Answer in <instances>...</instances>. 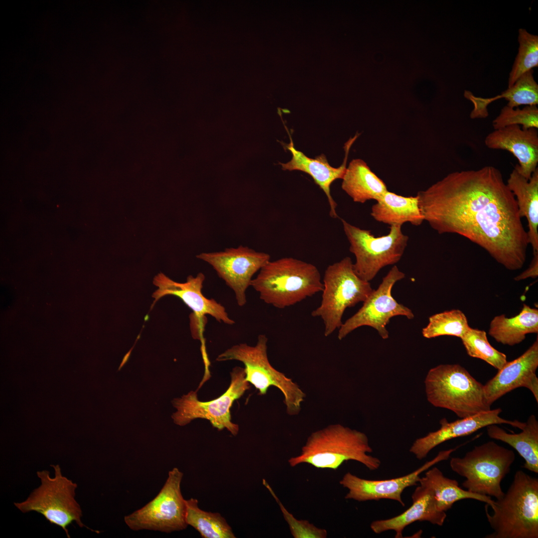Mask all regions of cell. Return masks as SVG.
Listing matches in <instances>:
<instances>
[{
    "label": "cell",
    "instance_id": "cell-1",
    "mask_svg": "<svg viewBox=\"0 0 538 538\" xmlns=\"http://www.w3.org/2000/svg\"><path fill=\"white\" fill-rule=\"evenodd\" d=\"M424 221L438 234H456L507 269L526 260L527 231L515 196L492 166L451 172L416 195Z\"/></svg>",
    "mask_w": 538,
    "mask_h": 538
},
{
    "label": "cell",
    "instance_id": "cell-2",
    "mask_svg": "<svg viewBox=\"0 0 538 538\" xmlns=\"http://www.w3.org/2000/svg\"><path fill=\"white\" fill-rule=\"evenodd\" d=\"M251 286L267 304L279 309L292 306L323 290L314 265L291 257L268 262Z\"/></svg>",
    "mask_w": 538,
    "mask_h": 538
},
{
    "label": "cell",
    "instance_id": "cell-3",
    "mask_svg": "<svg viewBox=\"0 0 538 538\" xmlns=\"http://www.w3.org/2000/svg\"><path fill=\"white\" fill-rule=\"evenodd\" d=\"M372 451L364 433L336 424L312 433L300 454L288 462L291 467L307 463L317 468L336 470L345 461L354 460L375 470L381 462L368 454Z\"/></svg>",
    "mask_w": 538,
    "mask_h": 538
},
{
    "label": "cell",
    "instance_id": "cell-4",
    "mask_svg": "<svg viewBox=\"0 0 538 538\" xmlns=\"http://www.w3.org/2000/svg\"><path fill=\"white\" fill-rule=\"evenodd\" d=\"M486 517L493 532L485 538H538V479L517 471L503 497L494 501Z\"/></svg>",
    "mask_w": 538,
    "mask_h": 538
},
{
    "label": "cell",
    "instance_id": "cell-5",
    "mask_svg": "<svg viewBox=\"0 0 538 538\" xmlns=\"http://www.w3.org/2000/svg\"><path fill=\"white\" fill-rule=\"evenodd\" d=\"M427 400L437 407L465 418L491 409L484 385L459 364H440L430 369L424 380Z\"/></svg>",
    "mask_w": 538,
    "mask_h": 538
},
{
    "label": "cell",
    "instance_id": "cell-6",
    "mask_svg": "<svg viewBox=\"0 0 538 538\" xmlns=\"http://www.w3.org/2000/svg\"><path fill=\"white\" fill-rule=\"evenodd\" d=\"M322 282L320 304L311 314L322 320L324 334L328 337L342 325L345 310L363 302L374 289L369 282L356 274L349 257L329 265L325 271Z\"/></svg>",
    "mask_w": 538,
    "mask_h": 538
},
{
    "label": "cell",
    "instance_id": "cell-7",
    "mask_svg": "<svg viewBox=\"0 0 538 538\" xmlns=\"http://www.w3.org/2000/svg\"><path fill=\"white\" fill-rule=\"evenodd\" d=\"M515 460L514 451L493 441L467 452L463 457H452L451 469L466 478L462 485L469 491L499 499L504 494L501 483Z\"/></svg>",
    "mask_w": 538,
    "mask_h": 538
},
{
    "label": "cell",
    "instance_id": "cell-8",
    "mask_svg": "<svg viewBox=\"0 0 538 538\" xmlns=\"http://www.w3.org/2000/svg\"><path fill=\"white\" fill-rule=\"evenodd\" d=\"M50 466L55 476L51 477L47 470L37 471L40 485L25 501L14 503L15 507L24 513L34 511L41 514L51 524L62 528L68 538L70 536L67 527L73 522L81 528L97 532L82 522V511L75 498L77 484L62 475L58 464Z\"/></svg>",
    "mask_w": 538,
    "mask_h": 538
},
{
    "label": "cell",
    "instance_id": "cell-9",
    "mask_svg": "<svg viewBox=\"0 0 538 538\" xmlns=\"http://www.w3.org/2000/svg\"><path fill=\"white\" fill-rule=\"evenodd\" d=\"M268 340L265 335H259L255 346L235 345L220 354L216 360L241 362L245 366L246 380L259 391L260 395H266L270 386L276 387L284 396L287 413L297 414L305 394L291 379L271 365L267 354Z\"/></svg>",
    "mask_w": 538,
    "mask_h": 538
},
{
    "label": "cell",
    "instance_id": "cell-10",
    "mask_svg": "<svg viewBox=\"0 0 538 538\" xmlns=\"http://www.w3.org/2000/svg\"><path fill=\"white\" fill-rule=\"evenodd\" d=\"M343 230L350 243L349 250L356 258L353 269L362 279L369 282L383 268L397 263L407 245L408 237L402 226H390L389 233L375 237L370 230L362 229L342 219Z\"/></svg>",
    "mask_w": 538,
    "mask_h": 538
},
{
    "label": "cell",
    "instance_id": "cell-11",
    "mask_svg": "<svg viewBox=\"0 0 538 538\" xmlns=\"http://www.w3.org/2000/svg\"><path fill=\"white\" fill-rule=\"evenodd\" d=\"M183 473L177 468L169 471L157 495L142 508L124 517L126 525L134 531L151 530L170 533L185 529L186 500L182 495Z\"/></svg>",
    "mask_w": 538,
    "mask_h": 538
},
{
    "label": "cell",
    "instance_id": "cell-12",
    "mask_svg": "<svg viewBox=\"0 0 538 538\" xmlns=\"http://www.w3.org/2000/svg\"><path fill=\"white\" fill-rule=\"evenodd\" d=\"M231 382L225 392L216 399L207 402L200 401L197 391H190L180 398L174 399L172 403L177 409L172 415L174 422L184 426L196 418L205 419L212 425L221 430L227 429L236 436L239 425L231 420L230 409L235 401L240 399L250 388L246 380L245 368H234L230 373Z\"/></svg>",
    "mask_w": 538,
    "mask_h": 538
},
{
    "label": "cell",
    "instance_id": "cell-13",
    "mask_svg": "<svg viewBox=\"0 0 538 538\" xmlns=\"http://www.w3.org/2000/svg\"><path fill=\"white\" fill-rule=\"evenodd\" d=\"M404 277L405 274L394 266L358 311L343 323L339 329L338 338L341 340L357 328L368 326L376 329L383 339H387L389 334L386 326L391 318L404 316L408 319H413L414 316L411 310L398 303L392 295L394 284Z\"/></svg>",
    "mask_w": 538,
    "mask_h": 538
},
{
    "label": "cell",
    "instance_id": "cell-14",
    "mask_svg": "<svg viewBox=\"0 0 538 538\" xmlns=\"http://www.w3.org/2000/svg\"><path fill=\"white\" fill-rule=\"evenodd\" d=\"M196 257L212 266L233 291L237 304L241 307L247 303L246 291L253 276L270 258L267 253L242 246L223 251L202 253Z\"/></svg>",
    "mask_w": 538,
    "mask_h": 538
},
{
    "label": "cell",
    "instance_id": "cell-15",
    "mask_svg": "<svg viewBox=\"0 0 538 538\" xmlns=\"http://www.w3.org/2000/svg\"><path fill=\"white\" fill-rule=\"evenodd\" d=\"M457 448L441 451L433 459L426 462L416 470L394 479L367 480L347 472L339 482L343 487L349 490L345 498L359 502L390 499L396 501L404 506L402 499V494L404 490L408 487L416 485L420 478V475L423 472L436 463L447 460Z\"/></svg>",
    "mask_w": 538,
    "mask_h": 538
},
{
    "label": "cell",
    "instance_id": "cell-16",
    "mask_svg": "<svg viewBox=\"0 0 538 538\" xmlns=\"http://www.w3.org/2000/svg\"><path fill=\"white\" fill-rule=\"evenodd\" d=\"M538 338L522 355L507 362L496 375L484 385L487 403L494 402L511 391L525 387L531 391L538 403Z\"/></svg>",
    "mask_w": 538,
    "mask_h": 538
},
{
    "label": "cell",
    "instance_id": "cell-17",
    "mask_svg": "<svg viewBox=\"0 0 538 538\" xmlns=\"http://www.w3.org/2000/svg\"><path fill=\"white\" fill-rule=\"evenodd\" d=\"M205 278L204 274L200 272L195 277L188 276L185 282L179 283L162 273H158L153 279L154 284L158 287L152 295L154 303L165 295H174L181 299L196 317L203 318L209 315L220 323L234 324L235 321L229 316L224 306L213 298H206L202 293Z\"/></svg>",
    "mask_w": 538,
    "mask_h": 538
},
{
    "label": "cell",
    "instance_id": "cell-18",
    "mask_svg": "<svg viewBox=\"0 0 538 538\" xmlns=\"http://www.w3.org/2000/svg\"><path fill=\"white\" fill-rule=\"evenodd\" d=\"M502 409L498 408L449 422L445 418L440 420V428L425 436L416 439L409 451L418 460L425 458L434 447L451 439L470 435L491 424H507L520 429L525 422L509 420L499 416Z\"/></svg>",
    "mask_w": 538,
    "mask_h": 538
},
{
    "label": "cell",
    "instance_id": "cell-19",
    "mask_svg": "<svg viewBox=\"0 0 538 538\" xmlns=\"http://www.w3.org/2000/svg\"><path fill=\"white\" fill-rule=\"evenodd\" d=\"M484 143L491 149H502L512 153L518 160L515 168L529 180L538 163L537 129H523L511 125L494 130L486 137Z\"/></svg>",
    "mask_w": 538,
    "mask_h": 538
},
{
    "label": "cell",
    "instance_id": "cell-20",
    "mask_svg": "<svg viewBox=\"0 0 538 538\" xmlns=\"http://www.w3.org/2000/svg\"><path fill=\"white\" fill-rule=\"evenodd\" d=\"M290 142L286 145V148L291 153V160L286 163H279L283 170H299L309 174L315 183L324 192L330 206L329 215L333 219L338 218L336 212L337 204L330 193V186L336 179H342L346 170V163L350 148L357 138V135L350 138L345 143L344 149L345 156L342 164L338 167L331 166L324 154L315 158L307 157L294 146L293 141L288 133Z\"/></svg>",
    "mask_w": 538,
    "mask_h": 538
},
{
    "label": "cell",
    "instance_id": "cell-21",
    "mask_svg": "<svg viewBox=\"0 0 538 538\" xmlns=\"http://www.w3.org/2000/svg\"><path fill=\"white\" fill-rule=\"evenodd\" d=\"M413 493L411 506L400 515L386 520L373 521L370 525L376 534L387 531L396 532L395 538H403V532L408 525L416 521H427L433 525H443L446 518L445 512L438 510L432 490L419 484Z\"/></svg>",
    "mask_w": 538,
    "mask_h": 538
},
{
    "label": "cell",
    "instance_id": "cell-22",
    "mask_svg": "<svg viewBox=\"0 0 538 538\" xmlns=\"http://www.w3.org/2000/svg\"><path fill=\"white\" fill-rule=\"evenodd\" d=\"M507 187L516 199L521 218L528 221L529 244L533 254L538 253V169L528 180L515 167L506 182Z\"/></svg>",
    "mask_w": 538,
    "mask_h": 538
},
{
    "label": "cell",
    "instance_id": "cell-23",
    "mask_svg": "<svg viewBox=\"0 0 538 538\" xmlns=\"http://www.w3.org/2000/svg\"><path fill=\"white\" fill-rule=\"evenodd\" d=\"M533 73V69L525 72L518 78L513 86L494 97H478L470 92L465 91L464 97L470 101L474 106L470 113V118L474 119L487 117L489 104L502 98L508 101L507 106L512 108H517L521 105L537 106L538 104V85L534 79Z\"/></svg>",
    "mask_w": 538,
    "mask_h": 538
},
{
    "label": "cell",
    "instance_id": "cell-24",
    "mask_svg": "<svg viewBox=\"0 0 538 538\" xmlns=\"http://www.w3.org/2000/svg\"><path fill=\"white\" fill-rule=\"evenodd\" d=\"M371 216L390 226L410 223L419 226L424 221L417 196H403L388 190L371 207Z\"/></svg>",
    "mask_w": 538,
    "mask_h": 538
},
{
    "label": "cell",
    "instance_id": "cell-25",
    "mask_svg": "<svg viewBox=\"0 0 538 538\" xmlns=\"http://www.w3.org/2000/svg\"><path fill=\"white\" fill-rule=\"evenodd\" d=\"M341 187L354 202L377 201L388 191L385 182L362 159H353L347 167Z\"/></svg>",
    "mask_w": 538,
    "mask_h": 538
},
{
    "label": "cell",
    "instance_id": "cell-26",
    "mask_svg": "<svg viewBox=\"0 0 538 538\" xmlns=\"http://www.w3.org/2000/svg\"><path fill=\"white\" fill-rule=\"evenodd\" d=\"M538 333V310L524 304L516 316H496L491 321L489 334L497 342L513 346L521 343L530 333Z\"/></svg>",
    "mask_w": 538,
    "mask_h": 538
},
{
    "label": "cell",
    "instance_id": "cell-27",
    "mask_svg": "<svg viewBox=\"0 0 538 538\" xmlns=\"http://www.w3.org/2000/svg\"><path fill=\"white\" fill-rule=\"evenodd\" d=\"M487 427L488 435L513 447L525 460L523 467L538 473V421L531 415L519 433H509L496 424Z\"/></svg>",
    "mask_w": 538,
    "mask_h": 538
},
{
    "label": "cell",
    "instance_id": "cell-28",
    "mask_svg": "<svg viewBox=\"0 0 538 538\" xmlns=\"http://www.w3.org/2000/svg\"><path fill=\"white\" fill-rule=\"evenodd\" d=\"M418 483L430 488L434 493L438 510L446 512L457 501L471 499L491 506L494 501L488 496H484L465 490L459 486L458 482L444 476L437 467H433L420 477Z\"/></svg>",
    "mask_w": 538,
    "mask_h": 538
},
{
    "label": "cell",
    "instance_id": "cell-29",
    "mask_svg": "<svg viewBox=\"0 0 538 538\" xmlns=\"http://www.w3.org/2000/svg\"><path fill=\"white\" fill-rule=\"evenodd\" d=\"M186 522L203 538H235L231 527L219 513L201 510L196 499L186 500Z\"/></svg>",
    "mask_w": 538,
    "mask_h": 538
},
{
    "label": "cell",
    "instance_id": "cell-30",
    "mask_svg": "<svg viewBox=\"0 0 538 538\" xmlns=\"http://www.w3.org/2000/svg\"><path fill=\"white\" fill-rule=\"evenodd\" d=\"M469 327L465 315L459 309H452L430 316L422 334L428 339L445 335L461 338Z\"/></svg>",
    "mask_w": 538,
    "mask_h": 538
},
{
    "label": "cell",
    "instance_id": "cell-31",
    "mask_svg": "<svg viewBox=\"0 0 538 538\" xmlns=\"http://www.w3.org/2000/svg\"><path fill=\"white\" fill-rule=\"evenodd\" d=\"M460 339L469 356L480 359L498 370L507 362L506 355L490 345L485 331L469 327Z\"/></svg>",
    "mask_w": 538,
    "mask_h": 538
},
{
    "label": "cell",
    "instance_id": "cell-32",
    "mask_svg": "<svg viewBox=\"0 0 538 538\" xmlns=\"http://www.w3.org/2000/svg\"><path fill=\"white\" fill-rule=\"evenodd\" d=\"M518 52L508 78V87L525 72L538 66V36L524 28L519 29Z\"/></svg>",
    "mask_w": 538,
    "mask_h": 538
},
{
    "label": "cell",
    "instance_id": "cell-33",
    "mask_svg": "<svg viewBox=\"0 0 538 538\" xmlns=\"http://www.w3.org/2000/svg\"><path fill=\"white\" fill-rule=\"evenodd\" d=\"M494 130L511 125H521L523 129L538 128V109L536 105L526 106L521 109L504 106L493 121Z\"/></svg>",
    "mask_w": 538,
    "mask_h": 538
},
{
    "label": "cell",
    "instance_id": "cell-34",
    "mask_svg": "<svg viewBox=\"0 0 538 538\" xmlns=\"http://www.w3.org/2000/svg\"><path fill=\"white\" fill-rule=\"evenodd\" d=\"M263 483L268 488L279 506L283 517L289 526L291 534L293 538H326L327 537V532L325 529L318 528L307 520H299L296 519L281 504L270 486L265 479L263 480Z\"/></svg>",
    "mask_w": 538,
    "mask_h": 538
},
{
    "label": "cell",
    "instance_id": "cell-35",
    "mask_svg": "<svg viewBox=\"0 0 538 538\" xmlns=\"http://www.w3.org/2000/svg\"><path fill=\"white\" fill-rule=\"evenodd\" d=\"M538 275V253L534 254V257L529 267L520 275L515 277L516 281L528 277L535 278Z\"/></svg>",
    "mask_w": 538,
    "mask_h": 538
}]
</instances>
